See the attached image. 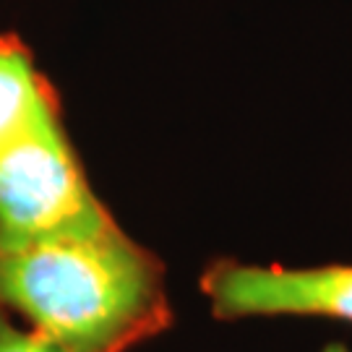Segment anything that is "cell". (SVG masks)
<instances>
[{"label": "cell", "instance_id": "5", "mask_svg": "<svg viewBox=\"0 0 352 352\" xmlns=\"http://www.w3.org/2000/svg\"><path fill=\"white\" fill-rule=\"evenodd\" d=\"M0 352H60L0 308Z\"/></svg>", "mask_w": 352, "mask_h": 352}, {"label": "cell", "instance_id": "4", "mask_svg": "<svg viewBox=\"0 0 352 352\" xmlns=\"http://www.w3.org/2000/svg\"><path fill=\"white\" fill-rule=\"evenodd\" d=\"M60 118V100L16 34H0V151Z\"/></svg>", "mask_w": 352, "mask_h": 352}, {"label": "cell", "instance_id": "3", "mask_svg": "<svg viewBox=\"0 0 352 352\" xmlns=\"http://www.w3.org/2000/svg\"><path fill=\"white\" fill-rule=\"evenodd\" d=\"M204 298L214 318L251 316H324L352 324V266L287 269L214 258L201 272Z\"/></svg>", "mask_w": 352, "mask_h": 352}, {"label": "cell", "instance_id": "1", "mask_svg": "<svg viewBox=\"0 0 352 352\" xmlns=\"http://www.w3.org/2000/svg\"><path fill=\"white\" fill-rule=\"evenodd\" d=\"M0 308L60 352H128L173 327L164 264L118 222L0 251Z\"/></svg>", "mask_w": 352, "mask_h": 352}, {"label": "cell", "instance_id": "2", "mask_svg": "<svg viewBox=\"0 0 352 352\" xmlns=\"http://www.w3.org/2000/svg\"><path fill=\"white\" fill-rule=\"evenodd\" d=\"M113 225L115 217L89 186L60 118L0 151V251Z\"/></svg>", "mask_w": 352, "mask_h": 352}, {"label": "cell", "instance_id": "6", "mask_svg": "<svg viewBox=\"0 0 352 352\" xmlns=\"http://www.w3.org/2000/svg\"><path fill=\"white\" fill-rule=\"evenodd\" d=\"M321 352H350V350H347V347H342V344H337V342H334V344H329V347H324Z\"/></svg>", "mask_w": 352, "mask_h": 352}]
</instances>
